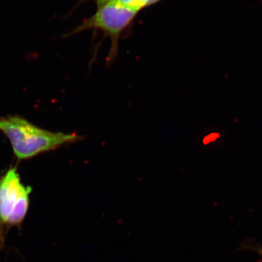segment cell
<instances>
[{"label":"cell","instance_id":"cell-2","mask_svg":"<svg viewBox=\"0 0 262 262\" xmlns=\"http://www.w3.org/2000/svg\"><path fill=\"white\" fill-rule=\"evenodd\" d=\"M32 189L22 182L16 167L0 175V250L8 231L20 227L29 211Z\"/></svg>","mask_w":262,"mask_h":262},{"label":"cell","instance_id":"cell-4","mask_svg":"<svg viewBox=\"0 0 262 262\" xmlns=\"http://www.w3.org/2000/svg\"><path fill=\"white\" fill-rule=\"evenodd\" d=\"M122 6L126 7L139 13L143 8L158 3L160 0H115Z\"/></svg>","mask_w":262,"mask_h":262},{"label":"cell","instance_id":"cell-1","mask_svg":"<svg viewBox=\"0 0 262 262\" xmlns=\"http://www.w3.org/2000/svg\"><path fill=\"white\" fill-rule=\"evenodd\" d=\"M0 132L8 138L19 160L30 159L84 139L76 133L45 130L19 115L0 117Z\"/></svg>","mask_w":262,"mask_h":262},{"label":"cell","instance_id":"cell-3","mask_svg":"<svg viewBox=\"0 0 262 262\" xmlns=\"http://www.w3.org/2000/svg\"><path fill=\"white\" fill-rule=\"evenodd\" d=\"M138 12L122 6L115 0L98 7L91 18L86 19L73 29L69 36L90 29L101 30L111 39V48L107 58V65L113 64L118 53V42L122 32L132 23Z\"/></svg>","mask_w":262,"mask_h":262},{"label":"cell","instance_id":"cell-5","mask_svg":"<svg viewBox=\"0 0 262 262\" xmlns=\"http://www.w3.org/2000/svg\"><path fill=\"white\" fill-rule=\"evenodd\" d=\"M94 1L96 2V4L98 5V6H101V5L106 4V3H108V2L113 1V0H94Z\"/></svg>","mask_w":262,"mask_h":262}]
</instances>
